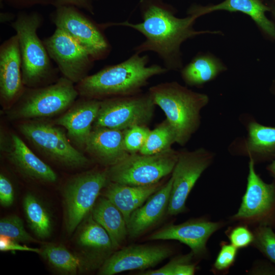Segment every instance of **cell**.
<instances>
[{"label": "cell", "mask_w": 275, "mask_h": 275, "mask_svg": "<svg viewBox=\"0 0 275 275\" xmlns=\"http://www.w3.org/2000/svg\"><path fill=\"white\" fill-rule=\"evenodd\" d=\"M141 6V22H108L99 23L100 26L103 30L122 26L140 32L145 40L133 48L134 52H155L168 71L180 70L183 66L181 47L185 41L202 35L223 34L218 30H196L194 24L199 18L197 15L177 17L174 10L159 0H143Z\"/></svg>", "instance_id": "6da1fadb"}, {"label": "cell", "mask_w": 275, "mask_h": 275, "mask_svg": "<svg viewBox=\"0 0 275 275\" xmlns=\"http://www.w3.org/2000/svg\"><path fill=\"white\" fill-rule=\"evenodd\" d=\"M149 61L148 56L134 52L121 63L88 75L75 87L81 96L98 100L140 93L150 78L168 71L157 64L148 66Z\"/></svg>", "instance_id": "7a4b0ae2"}, {"label": "cell", "mask_w": 275, "mask_h": 275, "mask_svg": "<svg viewBox=\"0 0 275 275\" xmlns=\"http://www.w3.org/2000/svg\"><path fill=\"white\" fill-rule=\"evenodd\" d=\"M148 92L172 127L176 143L184 146L199 128L201 112L208 104L209 96L194 91L176 81L153 86Z\"/></svg>", "instance_id": "3957f363"}, {"label": "cell", "mask_w": 275, "mask_h": 275, "mask_svg": "<svg viewBox=\"0 0 275 275\" xmlns=\"http://www.w3.org/2000/svg\"><path fill=\"white\" fill-rule=\"evenodd\" d=\"M42 21L37 12H21L11 23L18 39L22 82L28 88L49 85L57 72L43 42L37 35Z\"/></svg>", "instance_id": "277c9868"}, {"label": "cell", "mask_w": 275, "mask_h": 275, "mask_svg": "<svg viewBox=\"0 0 275 275\" xmlns=\"http://www.w3.org/2000/svg\"><path fill=\"white\" fill-rule=\"evenodd\" d=\"M78 95L74 83L63 76L52 84L24 90L9 117L18 120L52 116L70 107Z\"/></svg>", "instance_id": "5b68a950"}, {"label": "cell", "mask_w": 275, "mask_h": 275, "mask_svg": "<svg viewBox=\"0 0 275 275\" xmlns=\"http://www.w3.org/2000/svg\"><path fill=\"white\" fill-rule=\"evenodd\" d=\"M179 151L171 149L151 155L129 154L107 169L109 181L133 186L157 183L171 174L176 163Z\"/></svg>", "instance_id": "8992f818"}, {"label": "cell", "mask_w": 275, "mask_h": 275, "mask_svg": "<svg viewBox=\"0 0 275 275\" xmlns=\"http://www.w3.org/2000/svg\"><path fill=\"white\" fill-rule=\"evenodd\" d=\"M155 105L148 92L101 100L93 127L124 130L146 125L153 117Z\"/></svg>", "instance_id": "52a82bcc"}, {"label": "cell", "mask_w": 275, "mask_h": 275, "mask_svg": "<svg viewBox=\"0 0 275 275\" xmlns=\"http://www.w3.org/2000/svg\"><path fill=\"white\" fill-rule=\"evenodd\" d=\"M109 181L107 169L86 172L68 181L63 193L68 233L72 234L91 211L101 191Z\"/></svg>", "instance_id": "ba28073f"}, {"label": "cell", "mask_w": 275, "mask_h": 275, "mask_svg": "<svg viewBox=\"0 0 275 275\" xmlns=\"http://www.w3.org/2000/svg\"><path fill=\"white\" fill-rule=\"evenodd\" d=\"M231 219L256 227H275V180L271 183L263 181L250 157L246 190L237 213Z\"/></svg>", "instance_id": "9c48e42d"}, {"label": "cell", "mask_w": 275, "mask_h": 275, "mask_svg": "<svg viewBox=\"0 0 275 275\" xmlns=\"http://www.w3.org/2000/svg\"><path fill=\"white\" fill-rule=\"evenodd\" d=\"M21 133L50 159L64 166L83 168L90 160L69 143L64 132L44 121L24 122L19 125Z\"/></svg>", "instance_id": "30bf717a"}, {"label": "cell", "mask_w": 275, "mask_h": 275, "mask_svg": "<svg viewBox=\"0 0 275 275\" xmlns=\"http://www.w3.org/2000/svg\"><path fill=\"white\" fill-rule=\"evenodd\" d=\"M51 20L59 28L73 38L95 61L104 60L112 47L99 23L93 21L72 6L56 8Z\"/></svg>", "instance_id": "8fae6325"}, {"label": "cell", "mask_w": 275, "mask_h": 275, "mask_svg": "<svg viewBox=\"0 0 275 275\" xmlns=\"http://www.w3.org/2000/svg\"><path fill=\"white\" fill-rule=\"evenodd\" d=\"M214 154L204 148L179 151L172 172V186L167 213L175 216L186 210L187 197L202 173L211 164Z\"/></svg>", "instance_id": "7c38bea8"}, {"label": "cell", "mask_w": 275, "mask_h": 275, "mask_svg": "<svg viewBox=\"0 0 275 275\" xmlns=\"http://www.w3.org/2000/svg\"><path fill=\"white\" fill-rule=\"evenodd\" d=\"M43 42L64 77L77 84L88 76L95 61L67 33L56 28L53 34Z\"/></svg>", "instance_id": "4fadbf2b"}, {"label": "cell", "mask_w": 275, "mask_h": 275, "mask_svg": "<svg viewBox=\"0 0 275 275\" xmlns=\"http://www.w3.org/2000/svg\"><path fill=\"white\" fill-rule=\"evenodd\" d=\"M173 254L169 246L131 244L113 253L100 266L98 274L113 275L123 271L153 267Z\"/></svg>", "instance_id": "5bb4252c"}, {"label": "cell", "mask_w": 275, "mask_h": 275, "mask_svg": "<svg viewBox=\"0 0 275 275\" xmlns=\"http://www.w3.org/2000/svg\"><path fill=\"white\" fill-rule=\"evenodd\" d=\"M223 226L204 218L187 221L175 225L170 224L150 234L148 239L175 240L187 245L194 256L202 258L206 255V244L209 237Z\"/></svg>", "instance_id": "9a60e30c"}, {"label": "cell", "mask_w": 275, "mask_h": 275, "mask_svg": "<svg viewBox=\"0 0 275 275\" xmlns=\"http://www.w3.org/2000/svg\"><path fill=\"white\" fill-rule=\"evenodd\" d=\"M24 85L18 37L15 35L0 46V96L8 104L20 98Z\"/></svg>", "instance_id": "2e32d148"}, {"label": "cell", "mask_w": 275, "mask_h": 275, "mask_svg": "<svg viewBox=\"0 0 275 275\" xmlns=\"http://www.w3.org/2000/svg\"><path fill=\"white\" fill-rule=\"evenodd\" d=\"M270 9V6L264 4L262 0H224L215 5L192 6L188 14L200 17L217 11L241 12L253 20L264 38L275 42V24L266 15Z\"/></svg>", "instance_id": "e0dca14e"}, {"label": "cell", "mask_w": 275, "mask_h": 275, "mask_svg": "<svg viewBox=\"0 0 275 275\" xmlns=\"http://www.w3.org/2000/svg\"><path fill=\"white\" fill-rule=\"evenodd\" d=\"M172 178L161 185L130 215L127 223L128 236L135 238L155 225L167 212Z\"/></svg>", "instance_id": "ac0fdd59"}, {"label": "cell", "mask_w": 275, "mask_h": 275, "mask_svg": "<svg viewBox=\"0 0 275 275\" xmlns=\"http://www.w3.org/2000/svg\"><path fill=\"white\" fill-rule=\"evenodd\" d=\"M100 100L87 98L77 102L57 119L56 125L64 127L74 144L85 147L100 106Z\"/></svg>", "instance_id": "d6986e66"}, {"label": "cell", "mask_w": 275, "mask_h": 275, "mask_svg": "<svg viewBox=\"0 0 275 275\" xmlns=\"http://www.w3.org/2000/svg\"><path fill=\"white\" fill-rule=\"evenodd\" d=\"M124 132L125 130L93 127L84 148L97 161L109 167L129 154L124 144Z\"/></svg>", "instance_id": "ffe728a7"}, {"label": "cell", "mask_w": 275, "mask_h": 275, "mask_svg": "<svg viewBox=\"0 0 275 275\" xmlns=\"http://www.w3.org/2000/svg\"><path fill=\"white\" fill-rule=\"evenodd\" d=\"M8 157L18 171L32 180L54 183L58 179L56 172L26 145L17 135L11 137Z\"/></svg>", "instance_id": "44dd1931"}, {"label": "cell", "mask_w": 275, "mask_h": 275, "mask_svg": "<svg viewBox=\"0 0 275 275\" xmlns=\"http://www.w3.org/2000/svg\"><path fill=\"white\" fill-rule=\"evenodd\" d=\"M160 186L159 182L146 186H133L109 181L105 187L104 197L120 210L127 225L131 214Z\"/></svg>", "instance_id": "7402d4cb"}, {"label": "cell", "mask_w": 275, "mask_h": 275, "mask_svg": "<svg viewBox=\"0 0 275 275\" xmlns=\"http://www.w3.org/2000/svg\"><path fill=\"white\" fill-rule=\"evenodd\" d=\"M228 69L223 61L212 53L198 52L180 69L181 77L189 87H201Z\"/></svg>", "instance_id": "603a6c76"}, {"label": "cell", "mask_w": 275, "mask_h": 275, "mask_svg": "<svg viewBox=\"0 0 275 275\" xmlns=\"http://www.w3.org/2000/svg\"><path fill=\"white\" fill-rule=\"evenodd\" d=\"M91 214L108 234L114 250L119 249L128 236L126 223L120 210L104 197L96 201Z\"/></svg>", "instance_id": "cb8c5ba5"}, {"label": "cell", "mask_w": 275, "mask_h": 275, "mask_svg": "<svg viewBox=\"0 0 275 275\" xmlns=\"http://www.w3.org/2000/svg\"><path fill=\"white\" fill-rule=\"evenodd\" d=\"M245 153L255 162L272 160L275 158V127L252 121L248 124Z\"/></svg>", "instance_id": "d4e9b609"}, {"label": "cell", "mask_w": 275, "mask_h": 275, "mask_svg": "<svg viewBox=\"0 0 275 275\" xmlns=\"http://www.w3.org/2000/svg\"><path fill=\"white\" fill-rule=\"evenodd\" d=\"M40 255L56 270L65 274H75L83 269L92 268L93 260L79 257L60 244L47 243L41 248Z\"/></svg>", "instance_id": "484cf974"}, {"label": "cell", "mask_w": 275, "mask_h": 275, "mask_svg": "<svg viewBox=\"0 0 275 275\" xmlns=\"http://www.w3.org/2000/svg\"><path fill=\"white\" fill-rule=\"evenodd\" d=\"M77 240L78 244L89 251L91 257L96 260L101 255L109 257L114 250L108 234L93 218L91 213L82 225Z\"/></svg>", "instance_id": "4316f807"}, {"label": "cell", "mask_w": 275, "mask_h": 275, "mask_svg": "<svg viewBox=\"0 0 275 275\" xmlns=\"http://www.w3.org/2000/svg\"><path fill=\"white\" fill-rule=\"evenodd\" d=\"M22 206L28 225L34 234L41 239L50 237L52 219L43 202L35 195L28 193L23 197Z\"/></svg>", "instance_id": "83f0119b"}, {"label": "cell", "mask_w": 275, "mask_h": 275, "mask_svg": "<svg viewBox=\"0 0 275 275\" xmlns=\"http://www.w3.org/2000/svg\"><path fill=\"white\" fill-rule=\"evenodd\" d=\"M176 143L175 133L166 119L151 130L143 147L139 153L151 155L167 151Z\"/></svg>", "instance_id": "f1b7e54d"}, {"label": "cell", "mask_w": 275, "mask_h": 275, "mask_svg": "<svg viewBox=\"0 0 275 275\" xmlns=\"http://www.w3.org/2000/svg\"><path fill=\"white\" fill-rule=\"evenodd\" d=\"M0 236L6 237L21 243L37 241L27 232L23 221L16 215H8L1 219Z\"/></svg>", "instance_id": "f546056e"}, {"label": "cell", "mask_w": 275, "mask_h": 275, "mask_svg": "<svg viewBox=\"0 0 275 275\" xmlns=\"http://www.w3.org/2000/svg\"><path fill=\"white\" fill-rule=\"evenodd\" d=\"M253 233L254 238L252 244L275 264V233L272 227L256 226Z\"/></svg>", "instance_id": "4dcf8cb0"}, {"label": "cell", "mask_w": 275, "mask_h": 275, "mask_svg": "<svg viewBox=\"0 0 275 275\" xmlns=\"http://www.w3.org/2000/svg\"><path fill=\"white\" fill-rule=\"evenodd\" d=\"M194 254L190 252L187 254L173 258L162 267L155 270H148L139 273L141 275H181L188 265L192 262Z\"/></svg>", "instance_id": "1f68e13d"}, {"label": "cell", "mask_w": 275, "mask_h": 275, "mask_svg": "<svg viewBox=\"0 0 275 275\" xmlns=\"http://www.w3.org/2000/svg\"><path fill=\"white\" fill-rule=\"evenodd\" d=\"M150 130L146 125H137L125 130L124 144L129 154L140 152Z\"/></svg>", "instance_id": "d6a6232c"}, {"label": "cell", "mask_w": 275, "mask_h": 275, "mask_svg": "<svg viewBox=\"0 0 275 275\" xmlns=\"http://www.w3.org/2000/svg\"><path fill=\"white\" fill-rule=\"evenodd\" d=\"M221 249L213 264L215 272L226 273L234 264L238 249L231 243L222 241Z\"/></svg>", "instance_id": "836d02e7"}, {"label": "cell", "mask_w": 275, "mask_h": 275, "mask_svg": "<svg viewBox=\"0 0 275 275\" xmlns=\"http://www.w3.org/2000/svg\"><path fill=\"white\" fill-rule=\"evenodd\" d=\"M226 233L230 243L238 249L252 244L254 241L253 232L249 229L247 225L244 224L229 228Z\"/></svg>", "instance_id": "e575fe53"}, {"label": "cell", "mask_w": 275, "mask_h": 275, "mask_svg": "<svg viewBox=\"0 0 275 275\" xmlns=\"http://www.w3.org/2000/svg\"><path fill=\"white\" fill-rule=\"evenodd\" d=\"M14 200V190L9 178L3 174L0 175V204L4 207L11 206Z\"/></svg>", "instance_id": "d590c367"}, {"label": "cell", "mask_w": 275, "mask_h": 275, "mask_svg": "<svg viewBox=\"0 0 275 275\" xmlns=\"http://www.w3.org/2000/svg\"><path fill=\"white\" fill-rule=\"evenodd\" d=\"M0 250L2 252L7 251H27L32 252L40 254L41 249L29 247L27 245H21L18 242L9 238L0 236Z\"/></svg>", "instance_id": "8d00e7d4"}, {"label": "cell", "mask_w": 275, "mask_h": 275, "mask_svg": "<svg viewBox=\"0 0 275 275\" xmlns=\"http://www.w3.org/2000/svg\"><path fill=\"white\" fill-rule=\"evenodd\" d=\"M92 0H54L53 5L56 8L64 6H72L78 9H83L94 14Z\"/></svg>", "instance_id": "74e56055"}, {"label": "cell", "mask_w": 275, "mask_h": 275, "mask_svg": "<svg viewBox=\"0 0 275 275\" xmlns=\"http://www.w3.org/2000/svg\"><path fill=\"white\" fill-rule=\"evenodd\" d=\"M9 4L17 8H25L35 5H52L54 0H5Z\"/></svg>", "instance_id": "f35d334b"}, {"label": "cell", "mask_w": 275, "mask_h": 275, "mask_svg": "<svg viewBox=\"0 0 275 275\" xmlns=\"http://www.w3.org/2000/svg\"><path fill=\"white\" fill-rule=\"evenodd\" d=\"M13 19H15V15L13 13L8 12L1 13L0 21L1 23L12 21Z\"/></svg>", "instance_id": "ab89813d"}, {"label": "cell", "mask_w": 275, "mask_h": 275, "mask_svg": "<svg viewBox=\"0 0 275 275\" xmlns=\"http://www.w3.org/2000/svg\"><path fill=\"white\" fill-rule=\"evenodd\" d=\"M266 169L275 180V158L271 160V163L267 166Z\"/></svg>", "instance_id": "60d3db41"}, {"label": "cell", "mask_w": 275, "mask_h": 275, "mask_svg": "<svg viewBox=\"0 0 275 275\" xmlns=\"http://www.w3.org/2000/svg\"><path fill=\"white\" fill-rule=\"evenodd\" d=\"M270 93L275 96V79L272 80L269 88Z\"/></svg>", "instance_id": "b9f144b4"}, {"label": "cell", "mask_w": 275, "mask_h": 275, "mask_svg": "<svg viewBox=\"0 0 275 275\" xmlns=\"http://www.w3.org/2000/svg\"><path fill=\"white\" fill-rule=\"evenodd\" d=\"M271 9L270 12H271L273 18L275 19V7L270 6Z\"/></svg>", "instance_id": "7bdbcfd3"}, {"label": "cell", "mask_w": 275, "mask_h": 275, "mask_svg": "<svg viewBox=\"0 0 275 275\" xmlns=\"http://www.w3.org/2000/svg\"><path fill=\"white\" fill-rule=\"evenodd\" d=\"M272 1H273L274 2H275V0H272Z\"/></svg>", "instance_id": "ee69618b"}, {"label": "cell", "mask_w": 275, "mask_h": 275, "mask_svg": "<svg viewBox=\"0 0 275 275\" xmlns=\"http://www.w3.org/2000/svg\"><path fill=\"white\" fill-rule=\"evenodd\" d=\"M263 1V0H262Z\"/></svg>", "instance_id": "f6af8a7d"}]
</instances>
